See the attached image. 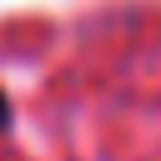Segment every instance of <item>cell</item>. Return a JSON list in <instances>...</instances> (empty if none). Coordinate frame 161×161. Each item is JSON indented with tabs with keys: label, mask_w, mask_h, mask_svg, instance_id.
Segmentation results:
<instances>
[{
	"label": "cell",
	"mask_w": 161,
	"mask_h": 161,
	"mask_svg": "<svg viewBox=\"0 0 161 161\" xmlns=\"http://www.w3.org/2000/svg\"><path fill=\"white\" fill-rule=\"evenodd\" d=\"M10 126V101H5V91H0V131Z\"/></svg>",
	"instance_id": "cell-1"
}]
</instances>
